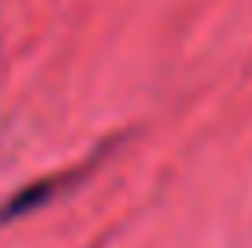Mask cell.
Returning a JSON list of instances; mask_svg holds the SVG:
<instances>
[{"label":"cell","mask_w":252,"mask_h":248,"mask_svg":"<svg viewBox=\"0 0 252 248\" xmlns=\"http://www.w3.org/2000/svg\"><path fill=\"white\" fill-rule=\"evenodd\" d=\"M73 179H77V175H69V179H40V183H33V186H26V190H19L11 201L4 204V208H0V223H11V219L26 216V212H33V208H40V204H48L66 183H73Z\"/></svg>","instance_id":"1"}]
</instances>
